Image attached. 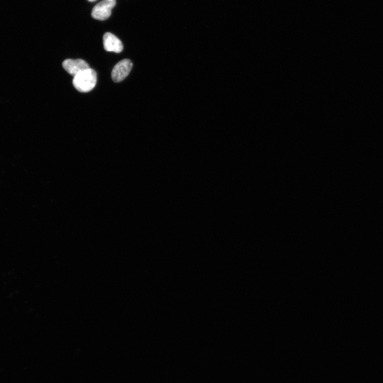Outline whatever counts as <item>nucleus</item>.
I'll return each instance as SVG.
<instances>
[{"instance_id": "obj_7", "label": "nucleus", "mask_w": 383, "mask_h": 383, "mask_svg": "<svg viewBox=\"0 0 383 383\" xmlns=\"http://www.w3.org/2000/svg\"><path fill=\"white\" fill-rule=\"evenodd\" d=\"M111 1H113V0H111Z\"/></svg>"}, {"instance_id": "obj_4", "label": "nucleus", "mask_w": 383, "mask_h": 383, "mask_svg": "<svg viewBox=\"0 0 383 383\" xmlns=\"http://www.w3.org/2000/svg\"><path fill=\"white\" fill-rule=\"evenodd\" d=\"M62 66L67 73L74 77L90 68L87 62L82 59H66L62 63Z\"/></svg>"}, {"instance_id": "obj_2", "label": "nucleus", "mask_w": 383, "mask_h": 383, "mask_svg": "<svg viewBox=\"0 0 383 383\" xmlns=\"http://www.w3.org/2000/svg\"><path fill=\"white\" fill-rule=\"evenodd\" d=\"M116 4V0H103L94 7L92 11V17L99 20H106L111 15V11Z\"/></svg>"}, {"instance_id": "obj_5", "label": "nucleus", "mask_w": 383, "mask_h": 383, "mask_svg": "<svg viewBox=\"0 0 383 383\" xmlns=\"http://www.w3.org/2000/svg\"><path fill=\"white\" fill-rule=\"evenodd\" d=\"M103 45L104 49L108 52L121 53L123 50L122 41L112 33H106L104 35Z\"/></svg>"}, {"instance_id": "obj_6", "label": "nucleus", "mask_w": 383, "mask_h": 383, "mask_svg": "<svg viewBox=\"0 0 383 383\" xmlns=\"http://www.w3.org/2000/svg\"><path fill=\"white\" fill-rule=\"evenodd\" d=\"M89 1L92 2L95 1V0H88Z\"/></svg>"}, {"instance_id": "obj_3", "label": "nucleus", "mask_w": 383, "mask_h": 383, "mask_svg": "<svg viewBox=\"0 0 383 383\" xmlns=\"http://www.w3.org/2000/svg\"><path fill=\"white\" fill-rule=\"evenodd\" d=\"M133 63L130 60L125 59L117 63L114 67L111 77L115 83H119L127 78L129 74Z\"/></svg>"}, {"instance_id": "obj_1", "label": "nucleus", "mask_w": 383, "mask_h": 383, "mask_svg": "<svg viewBox=\"0 0 383 383\" xmlns=\"http://www.w3.org/2000/svg\"><path fill=\"white\" fill-rule=\"evenodd\" d=\"M97 82V74L94 69L89 68L74 76L73 84L77 90L82 93L92 90Z\"/></svg>"}]
</instances>
